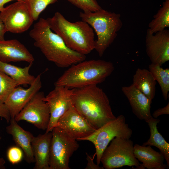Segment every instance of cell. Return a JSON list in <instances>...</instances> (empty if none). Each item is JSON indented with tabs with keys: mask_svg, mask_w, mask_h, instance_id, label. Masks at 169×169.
I'll list each match as a JSON object with an SVG mask.
<instances>
[{
	"mask_svg": "<svg viewBox=\"0 0 169 169\" xmlns=\"http://www.w3.org/2000/svg\"><path fill=\"white\" fill-rule=\"evenodd\" d=\"M74 89L56 86L45 97L50 109V118L46 132H51L59 119L72 105V97Z\"/></svg>",
	"mask_w": 169,
	"mask_h": 169,
	"instance_id": "cell-11",
	"label": "cell"
},
{
	"mask_svg": "<svg viewBox=\"0 0 169 169\" xmlns=\"http://www.w3.org/2000/svg\"><path fill=\"white\" fill-rule=\"evenodd\" d=\"M169 27V0H165L162 6L153 16L148 28L152 33L161 31Z\"/></svg>",
	"mask_w": 169,
	"mask_h": 169,
	"instance_id": "cell-23",
	"label": "cell"
},
{
	"mask_svg": "<svg viewBox=\"0 0 169 169\" xmlns=\"http://www.w3.org/2000/svg\"><path fill=\"white\" fill-rule=\"evenodd\" d=\"M32 14L34 21L38 18L40 13L50 4L58 0H25Z\"/></svg>",
	"mask_w": 169,
	"mask_h": 169,
	"instance_id": "cell-26",
	"label": "cell"
},
{
	"mask_svg": "<svg viewBox=\"0 0 169 169\" xmlns=\"http://www.w3.org/2000/svg\"><path fill=\"white\" fill-rule=\"evenodd\" d=\"M32 64L33 63H29L28 66L22 68L0 61V69L13 79L18 86L30 85L36 77L29 73Z\"/></svg>",
	"mask_w": 169,
	"mask_h": 169,
	"instance_id": "cell-22",
	"label": "cell"
},
{
	"mask_svg": "<svg viewBox=\"0 0 169 169\" xmlns=\"http://www.w3.org/2000/svg\"><path fill=\"white\" fill-rule=\"evenodd\" d=\"M51 132L49 169H70V158L79 145L76 140L58 127H54Z\"/></svg>",
	"mask_w": 169,
	"mask_h": 169,
	"instance_id": "cell-8",
	"label": "cell"
},
{
	"mask_svg": "<svg viewBox=\"0 0 169 169\" xmlns=\"http://www.w3.org/2000/svg\"><path fill=\"white\" fill-rule=\"evenodd\" d=\"M7 157L9 161L13 164L20 162L23 157V151L18 146L10 147L7 152Z\"/></svg>",
	"mask_w": 169,
	"mask_h": 169,
	"instance_id": "cell-28",
	"label": "cell"
},
{
	"mask_svg": "<svg viewBox=\"0 0 169 169\" xmlns=\"http://www.w3.org/2000/svg\"><path fill=\"white\" fill-rule=\"evenodd\" d=\"M52 132L33 136L31 145L35 164L34 169H49V160Z\"/></svg>",
	"mask_w": 169,
	"mask_h": 169,
	"instance_id": "cell-17",
	"label": "cell"
},
{
	"mask_svg": "<svg viewBox=\"0 0 169 169\" xmlns=\"http://www.w3.org/2000/svg\"><path fill=\"white\" fill-rule=\"evenodd\" d=\"M133 142L115 137L111 141L104 151L100 159V163L105 169H114L124 166H139V161L135 157Z\"/></svg>",
	"mask_w": 169,
	"mask_h": 169,
	"instance_id": "cell-7",
	"label": "cell"
},
{
	"mask_svg": "<svg viewBox=\"0 0 169 169\" xmlns=\"http://www.w3.org/2000/svg\"><path fill=\"white\" fill-rule=\"evenodd\" d=\"M55 127L78 141L90 135L96 130L73 105L59 119Z\"/></svg>",
	"mask_w": 169,
	"mask_h": 169,
	"instance_id": "cell-12",
	"label": "cell"
},
{
	"mask_svg": "<svg viewBox=\"0 0 169 169\" xmlns=\"http://www.w3.org/2000/svg\"><path fill=\"white\" fill-rule=\"evenodd\" d=\"M135 157L142 162L135 169H165L167 168L164 163L163 155L153 149L149 146H144L136 144L134 145Z\"/></svg>",
	"mask_w": 169,
	"mask_h": 169,
	"instance_id": "cell-18",
	"label": "cell"
},
{
	"mask_svg": "<svg viewBox=\"0 0 169 169\" xmlns=\"http://www.w3.org/2000/svg\"><path fill=\"white\" fill-rule=\"evenodd\" d=\"M41 74H39L35 77L28 88L17 86L8 95L4 103L9 112L11 119L14 118L42 88Z\"/></svg>",
	"mask_w": 169,
	"mask_h": 169,
	"instance_id": "cell-14",
	"label": "cell"
},
{
	"mask_svg": "<svg viewBox=\"0 0 169 169\" xmlns=\"http://www.w3.org/2000/svg\"><path fill=\"white\" fill-rule=\"evenodd\" d=\"M0 117L4 118L8 123L11 119L9 112L4 103L0 101Z\"/></svg>",
	"mask_w": 169,
	"mask_h": 169,
	"instance_id": "cell-29",
	"label": "cell"
},
{
	"mask_svg": "<svg viewBox=\"0 0 169 169\" xmlns=\"http://www.w3.org/2000/svg\"><path fill=\"white\" fill-rule=\"evenodd\" d=\"M34 45L47 59L59 67L64 68L85 60L86 55L75 51L50 28L46 19L40 18L29 32Z\"/></svg>",
	"mask_w": 169,
	"mask_h": 169,
	"instance_id": "cell-1",
	"label": "cell"
},
{
	"mask_svg": "<svg viewBox=\"0 0 169 169\" xmlns=\"http://www.w3.org/2000/svg\"><path fill=\"white\" fill-rule=\"evenodd\" d=\"M9 123L6 127L7 132L12 136L17 146L22 150L27 161L28 163L34 162L31 145L33 135L22 128L14 118H11Z\"/></svg>",
	"mask_w": 169,
	"mask_h": 169,
	"instance_id": "cell-19",
	"label": "cell"
},
{
	"mask_svg": "<svg viewBox=\"0 0 169 169\" xmlns=\"http://www.w3.org/2000/svg\"><path fill=\"white\" fill-rule=\"evenodd\" d=\"M83 12H95L101 8L96 0H67Z\"/></svg>",
	"mask_w": 169,
	"mask_h": 169,
	"instance_id": "cell-27",
	"label": "cell"
},
{
	"mask_svg": "<svg viewBox=\"0 0 169 169\" xmlns=\"http://www.w3.org/2000/svg\"><path fill=\"white\" fill-rule=\"evenodd\" d=\"M169 114V102L165 107L159 108L155 110L152 114V116L155 118H157L161 115Z\"/></svg>",
	"mask_w": 169,
	"mask_h": 169,
	"instance_id": "cell-31",
	"label": "cell"
},
{
	"mask_svg": "<svg viewBox=\"0 0 169 169\" xmlns=\"http://www.w3.org/2000/svg\"><path fill=\"white\" fill-rule=\"evenodd\" d=\"M0 61L5 63L25 61L33 63L34 58L26 47L16 39L0 40Z\"/></svg>",
	"mask_w": 169,
	"mask_h": 169,
	"instance_id": "cell-16",
	"label": "cell"
},
{
	"mask_svg": "<svg viewBox=\"0 0 169 169\" xmlns=\"http://www.w3.org/2000/svg\"><path fill=\"white\" fill-rule=\"evenodd\" d=\"M45 97L43 92H38L14 119L17 122L26 121L39 129L46 130L50 120V111Z\"/></svg>",
	"mask_w": 169,
	"mask_h": 169,
	"instance_id": "cell-9",
	"label": "cell"
},
{
	"mask_svg": "<svg viewBox=\"0 0 169 169\" xmlns=\"http://www.w3.org/2000/svg\"><path fill=\"white\" fill-rule=\"evenodd\" d=\"M161 66L151 63L149 66V70L161 88L164 99L166 100L169 97V69H163Z\"/></svg>",
	"mask_w": 169,
	"mask_h": 169,
	"instance_id": "cell-24",
	"label": "cell"
},
{
	"mask_svg": "<svg viewBox=\"0 0 169 169\" xmlns=\"http://www.w3.org/2000/svg\"><path fill=\"white\" fill-rule=\"evenodd\" d=\"M156 84L148 69L138 68L133 76L132 84L152 101L155 95Z\"/></svg>",
	"mask_w": 169,
	"mask_h": 169,
	"instance_id": "cell-20",
	"label": "cell"
},
{
	"mask_svg": "<svg viewBox=\"0 0 169 169\" xmlns=\"http://www.w3.org/2000/svg\"><path fill=\"white\" fill-rule=\"evenodd\" d=\"M121 90L128 99L133 113L138 119L146 122L153 117L151 112L152 100L132 84L123 86Z\"/></svg>",
	"mask_w": 169,
	"mask_h": 169,
	"instance_id": "cell-15",
	"label": "cell"
},
{
	"mask_svg": "<svg viewBox=\"0 0 169 169\" xmlns=\"http://www.w3.org/2000/svg\"><path fill=\"white\" fill-rule=\"evenodd\" d=\"M5 162L4 159L3 158H0V169L5 168L4 165Z\"/></svg>",
	"mask_w": 169,
	"mask_h": 169,
	"instance_id": "cell-34",
	"label": "cell"
},
{
	"mask_svg": "<svg viewBox=\"0 0 169 169\" xmlns=\"http://www.w3.org/2000/svg\"><path fill=\"white\" fill-rule=\"evenodd\" d=\"M79 16L94 29L97 37L95 49L102 56L122 26L120 14L101 8L95 12H81Z\"/></svg>",
	"mask_w": 169,
	"mask_h": 169,
	"instance_id": "cell-5",
	"label": "cell"
},
{
	"mask_svg": "<svg viewBox=\"0 0 169 169\" xmlns=\"http://www.w3.org/2000/svg\"><path fill=\"white\" fill-rule=\"evenodd\" d=\"M72 102L76 110L96 130L116 117L107 96L97 85L74 89Z\"/></svg>",
	"mask_w": 169,
	"mask_h": 169,
	"instance_id": "cell-2",
	"label": "cell"
},
{
	"mask_svg": "<svg viewBox=\"0 0 169 169\" xmlns=\"http://www.w3.org/2000/svg\"><path fill=\"white\" fill-rule=\"evenodd\" d=\"M132 134V130L126 123L125 119L120 115L100 128L96 130L87 137L78 141H87L94 145L97 164L99 165L102 154L109 143L115 137L130 139Z\"/></svg>",
	"mask_w": 169,
	"mask_h": 169,
	"instance_id": "cell-6",
	"label": "cell"
},
{
	"mask_svg": "<svg viewBox=\"0 0 169 169\" xmlns=\"http://www.w3.org/2000/svg\"><path fill=\"white\" fill-rule=\"evenodd\" d=\"M159 120L153 117L146 122L149 126L150 136L148 140L144 142V146H153L156 147L163 155L167 162V167H169V144L167 142L158 131L157 125Z\"/></svg>",
	"mask_w": 169,
	"mask_h": 169,
	"instance_id": "cell-21",
	"label": "cell"
},
{
	"mask_svg": "<svg viewBox=\"0 0 169 169\" xmlns=\"http://www.w3.org/2000/svg\"><path fill=\"white\" fill-rule=\"evenodd\" d=\"M146 54L151 63L162 65L169 60V31L165 29L155 33L147 30Z\"/></svg>",
	"mask_w": 169,
	"mask_h": 169,
	"instance_id": "cell-13",
	"label": "cell"
},
{
	"mask_svg": "<svg viewBox=\"0 0 169 169\" xmlns=\"http://www.w3.org/2000/svg\"><path fill=\"white\" fill-rule=\"evenodd\" d=\"M7 32L5 26L0 18V40H4V34Z\"/></svg>",
	"mask_w": 169,
	"mask_h": 169,
	"instance_id": "cell-32",
	"label": "cell"
},
{
	"mask_svg": "<svg viewBox=\"0 0 169 169\" xmlns=\"http://www.w3.org/2000/svg\"><path fill=\"white\" fill-rule=\"evenodd\" d=\"M14 0L25 2V0H0V12L4 8V6L5 4L8 2Z\"/></svg>",
	"mask_w": 169,
	"mask_h": 169,
	"instance_id": "cell-33",
	"label": "cell"
},
{
	"mask_svg": "<svg viewBox=\"0 0 169 169\" xmlns=\"http://www.w3.org/2000/svg\"><path fill=\"white\" fill-rule=\"evenodd\" d=\"M0 139H1V137H0Z\"/></svg>",
	"mask_w": 169,
	"mask_h": 169,
	"instance_id": "cell-35",
	"label": "cell"
},
{
	"mask_svg": "<svg viewBox=\"0 0 169 169\" xmlns=\"http://www.w3.org/2000/svg\"><path fill=\"white\" fill-rule=\"evenodd\" d=\"M18 86L10 77L0 69V101L4 102L13 89Z\"/></svg>",
	"mask_w": 169,
	"mask_h": 169,
	"instance_id": "cell-25",
	"label": "cell"
},
{
	"mask_svg": "<svg viewBox=\"0 0 169 169\" xmlns=\"http://www.w3.org/2000/svg\"><path fill=\"white\" fill-rule=\"evenodd\" d=\"M46 19L50 29L71 49L86 55L95 49L93 30L86 22H71L59 12Z\"/></svg>",
	"mask_w": 169,
	"mask_h": 169,
	"instance_id": "cell-3",
	"label": "cell"
},
{
	"mask_svg": "<svg viewBox=\"0 0 169 169\" xmlns=\"http://www.w3.org/2000/svg\"><path fill=\"white\" fill-rule=\"evenodd\" d=\"M0 18L7 32L16 34L28 30L34 21L26 2L19 1L4 7L0 11Z\"/></svg>",
	"mask_w": 169,
	"mask_h": 169,
	"instance_id": "cell-10",
	"label": "cell"
},
{
	"mask_svg": "<svg viewBox=\"0 0 169 169\" xmlns=\"http://www.w3.org/2000/svg\"><path fill=\"white\" fill-rule=\"evenodd\" d=\"M114 69L113 63L103 60H84L65 71L54 83L70 89L97 85L104 82Z\"/></svg>",
	"mask_w": 169,
	"mask_h": 169,
	"instance_id": "cell-4",
	"label": "cell"
},
{
	"mask_svg": "<svg viewBox=\"0 0 169 169\" xmlns=\"http://www.w3.org/2000/svg\"><path fill=\"white\" fill-rule=\"evenodd\" d=\"M87 156L86 159L88 161L87 165L85 168V169H103V166H100L97 164L95 163L93 161V159L94 156L92 157L90 156L89 155L88 153H86Z\"/></svg>",
	"mask_w": 169,
	"mask_h": 169,
	"instance_id": "cell-30",
	"label": "cell"
}]
</instances>
